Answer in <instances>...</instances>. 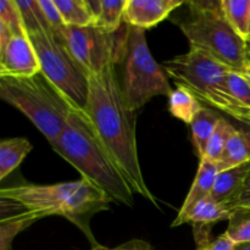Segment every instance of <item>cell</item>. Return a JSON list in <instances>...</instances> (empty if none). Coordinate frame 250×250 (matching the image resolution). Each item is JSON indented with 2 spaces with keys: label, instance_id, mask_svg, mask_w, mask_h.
<instances>
[{
  "label": "cell",
  "instance_id": "obj_23",
  "mask_svg": "<svg viewBox=\"0 0 250 250\" xmlns=\"http://www.w3.org/2000/svg\"><path fill=\"white\" fill-rule=\"evenodd\" d=\"M236 131L237 128H234L233 125H231L226 119L221 117L219 124L216 125V128H215L211 138H210L207 151H205V155L203 159H207V160L215 164L219 163L225 150V146H226L229 138Z\"/></svg>",
  "mask_w": 250,
  "mask_h": 250
},
{
  "label": "cell",
  "instance_id": "obj_28",
  "mask_svg": "<svg viewBox=\"0 0 250 250\" xmlns=\"http://www.w3.org/2000/svg\"><path fill=\"white\" fill-rule=\"evenodd\" d=\"M39 4H41L42 9H43L44 15H45L46 20H48L51 29L62 39V33L66 28V24L63 22L62 16H61L60 11H59L58 6H56L55 0H39Z\"/></svg>",
  "mask_w": 250,
  "mask_h": 250
},
{
  "label": "cell",
  "instance_id": "obj_8",
  "mask_svg": "<svg viewBox=\"0 0 250 250\" xmlns=\"http://www.w3.org/2000/svg\"><path fill=\"white\" fill-rule=\"evenodd\" d=\"M28 37L36 49L41 72L65 95L73 107L84 111L89 77L70 53L65 41L51 29H37L29 32Z\"/></svg>",
  "mask_w": 250,
  "mask_h": 250
},
{
  "label": "cell",
  "instance_id": "obj_2",
  "mask_svg": "<svg viewBox=\"0 0 250 250\" xmlns=\"http://www.w3.org/2000/svg\"><path fill=\"white\" fill-rule=\"evenodd\" d=\"M50 146L82 178L106 193L112 202L133 207L134 192L98 138L84 111L73 107L63 132Z\"/></svg>",
  "mask_w": 250,
  "mask_h": 250
},
{
  "label": "cell",
  "instance_id": "obj_37",
  "mask_svg": "<svg viewBox=\"0 0 250 250\" xmlns=\"http://www.w3.org/2000/svg\"><path fill=\"white\" fill-rule=\"evenodd\" d=\"M248 48H249V55H250V38L248 39Z\"/></svg>",
  "mask_w": 250,
  "mask_h": 250
},
{
  "label": "cell",
  "instance_id": "obj_14",
  "mask_svg": "<svg viewBox=\"0 0 250 250\" xmlns=\"http://www.w3.org/2000/svg\"><path fill=\"white\" fill-rule=\"evenodd\" d=\"M219 166L217 164L211 163L207 159H202L198 167L197 175H195L194 181L192 183L189 192L183 202L182 208L178 211V215H182L187 212L188 210L192 209L195 204L202 202L205 198L210 197L212 187H214L216 176L219 175Z\"/></svg>",
  "mask_w": 250,
  "mask_h": 250
},
{
  "label": "cell",
  "instance_id": "obj_16",
  "mask_svg": "<svg viewBox=\"0 0 250 250\" xmlns=\"http://www.w3.org/2000/svg\"><path fill=\"white\" fill-rule=\"evenodd\" d=\"M220 119H221V116L217 114L216 110L203 106L190 124L193 146H194V149L200 160L204 158L208 144H209L210 138H211Z\"/></svg>",
  "mask_w": 250,
  "mask_h": 250
},
{
  "label": "cell",
  "instance_id": "obj_21",
  "mask_svg": "<svg viewBox=\"0 0 250 250\" xmlns=\"http://www.w3.org/2000/svg\"><path fill=\"white\" fill-rule=\"evenodd\" d=\"M127 0H102V11L94 27L109 34H115L121 29L124 22L125 7Z\"/></svg>",
  "mask_w": 250,
  "mask_h": 250
},
{
  "label": "cell",
  "instance_id": "obj_30",
  "mask_svg": "<svg viewBox=\"0 0 250 250\" xmlns=\"http://www.w3.org/2000/svg\"><path fill=\"white\" fill-rule=\"evenodd\" d=\"M234 249V243L226 236V234H221L220 237H217L216 239L211 241L210 243H208L207 246L202 247V248L197 250H233Z\"/></svg>",
  "mask_w": 250,
  "mask_h": 250
},
{
  "label": "cell",
  "instance_id": "obj_13",
  "mask_svg": "<svg viewBox=\"0 0 250 250\" xmlns=\"http://www.w3.org/2000/svg\"><path fill=\"white\" fill-rule=\"evenodd\" d=\"M249 170L250 161L237 167L220 171L210 193V198L217 204L226 208L242 189Z\"/></svg>",
  "mask_w": 250,
  "mask_h": 250
},
{
  "label": "cell",
  "instance_id": "obj_3",
  "mask_svg": "<svg viewBox=\"0 0 250 250\" xmlns=\"http://www.w3.org/2000/svg\"><path fill=\"white\" fill-rule=\"evenodd\" d=\"M0 198L14 202L38 219L65 217L80 227L94 246L89 221L95 214L109 209L111 198L89 181L81 178L55 185H19L4 187Z\"/></svg>",
  "mask_w": 250,
  "mask_h": 250
},
{
  "label": "cell",
  "instance_id": "obj_20",
  "mask_svg": "<svg viewBox=\"0 0 250 250\" xmlns=\"http://www.w3.org/2000/svg\"><path fill=\"white\" fill-rule=\"evenodd\" d=\"M66 26L89 27L95 24L87 0H55Z\"/></svg>",
  "mask_w": 250,
  "mask_h": 250
},
{
  "label": "cell",
  "instance_id": "obj_18",
  "mask_svg": "<svg viewBox=\"0 0 250 250\" xmlns=\"http://www.w3.org/2000/svg\"><path fill=\"white\" fill-rule=\"evenodd\" d=\"M202 107L194 94L182 85H177L168 97V110L176 119L185 124H192Z\"/></svg>",
  "mask_w": 250,
  "mask_h": 250
},
{
  "label": "cell",
  "instance_id": "obj_19",
  "mask_svg": "<svg viewBox=\"0 0 250 250\" xmlns=\"http://www.w3.org/2000/svg\"><path fill=\"white\" fill-rule=\"evenodd\" d=\"M250 161V148L247 139L242 134L241 129H237L232 137L229 138V143L225 146L221 159L217 163L219 171L229 170V168L237 167L243 164Z\"/></svg>",
  "mask_w": 250,
  "mask_h": 250
},
{
  "label": "cell",
  "instance_id": "obj_7",
  "mask_svg": "<svg viewBox=\"0 0 250 250\" xmlns=\"http://www.w3.org/2000/svg\"><path fill=\"white\" fill-rule=\"evenodd\" d=\"M121 61L124 76L120 84L129 110L137 112L159 95L170 97L173 89L168 83V76L151 55L144 29L128 26Z\"/></svg>",
  "mask_w": 250,
  "mask_h": 250
},
{
  "label": "cell",
  "instance_id": "obj_27",
  "mask_svg": "<svg viewBox=\"0 0 250 250\" xmlns=\"http://www.w3.org/2000/svg\"><path fill=\"white\" fill-rule=\"evenodd\" d=\"M229 87L234 99L250 110V84L246 77L236 71H229Z\"/></svg>",
  "mask_w": 250,
  "mask_h": 250
},
{
  "label": "cell",
  "instance_id": "obj_33",
  "mask_svg": "<svg viewBox=\"0 0 250 250\" xmlns=\"http://www.w3.org/2000/svg\"><path fill=\"white\" fill-rule=\"evenodd\" d=\"M249 128H241V132L242 134L244 136V138L247 139V142H248L249 144V148H250V126H248Z\"/></svg>",
  "mask_w": 250,
  "mask_h": 250
},
{
  "label": "cell",
  "instance_id": "obj_6",
  "mask_svg": "<svg viewBox=\"0 0 250 250\" xmlns=\"http://www.w3.org/2000/svg\"><path fill=\"white\" fill-rule=\"evenodd\" d=\"M0 98L21 111L50 144L61 136L73 109L42 72L29 77H0Z\"/></svg>",
  "mask_w": 250,
  "mask_h": 250
},
{
  "label": "cell",
  "instance_id": "obj_26",
  "mask_svg": "<svg viewBox=\"0 0 250 250\" xmlns=\"http://www.w3.org/2000/svg\"><path fill=\"white\" fill-rule=\"evenodd\" d=\"M0 24L6 27L14 36L28 34L22 20L21 12L16 0H1L0 1Z\"/></svg>",
  "mask_w": 250,
  "mask_h": 250
},
{
  "label": "cell",
  "instance_id": "obj_31",
  "mask_svg": "<svg viewBox=\"0 0 250 250\" xmlns=\"http://www.w3.org/2000/svg\"><path fill=\"white\" fill-rule=\"evenodd\" d=\"M111 250H153L149 243L144 241H139V239H134V241H129L127 243L121 244V246L116 247V248Z\"/></svg>",
  "mask_w": 250,
  "mask_h": 250
},
{
  "label": "cell",
  "instance_id": "obj_11",
  "mask_svg": "<svg viewBox=\"0 0 250 250\" xmlns=\"http://www.w3.org/2000/svg\"><path fill=\"white\" fill-rule=\"evenodd\" d=\"M232 211L222 205L217 204L211 198H205L195 204L192 209L182 215H177L172 227H178L183 224H190L194 229V239L198 249L210 243V231L212 225L224 220L231 219Z\"/></svg>",
  "mask_w": 250,
  "mask_h": 250
},
{
  "label": "cell",
  "instance_id": "obj_34",
  "mask_svg": "<svg viewBox=\"0 0 250 250\" xmlns=\"http://www.w3.org/2000/svg\"><path fill=\"white\" fill-rule=\"evenodd\" d=\"M242 75H243L244 77H246V80L248 81L249 84H250V66H248V67L246 68V71H244V72L242 73Z\"/></svg>",
  "mask_w": 250,
  "mask_h": 250
},
{
  "label": "cell",
  "instance_id": "obj_1",
  "mask_svg": "<svg viewBox=\"0 0 250 250\" xmlns=\"http://www.w3.org/2000/svg\"><path fill=\"white\" fill-rule=\"evenodd\" d=\"M84 114L132 190L158 205L144 181L137 149L136 112L125 102L115 62L89 76Z\"/></svg>",
  "mask_w": 250,
  "mask_h": 250
},
{
  "label": "cell",
  "instance_id": "obj_35",
  "mask_svg": "<svg viewBox=\"0 0 250 250\" xmlns=\"http://www.w3.org/2000/svg\"><path fill=\"white\" fill-rule=\"evenodd\" d=\"M92 250H111V249H109V248H106V247H103V246H99V244H98V246H94L92 248Z\"/></svg>",
  "mask_w": 250,
  "mask_h": 250
},
{
  "label": "cell",
  "instance_id": "obj_10",
  "mask_svg": "<svg viewBox=\"0 0 250 250\" xmlns=\"http://www.w3.org/2000/svg\"><path fill=\"white\" fill-rule=\"evenodd\" d=\"M41 72V63L28 34L12 36L0 49V77H29Z\"/></svg>",
  "mask_w": 250,
  "mask_h": 250
},
{
  "label": "cell",
  "instance_id": "obj_15",
  "mask_svg": "<svg viewBox=\"0 0 250 250\" xmlns=\"http://www.w3.org/2000/svg\"><path fill=\"white\" fill-rule=\"evenodd\" d=\"M1 208L9 209V212H1L0 221V250H11V243L16 234L31 226L33 222L39 220L36 215L23 211L14 212L11 207L1 199ZM23 209V208H22Z\"/></svg>",
  "mask_w": 250,
  "mask_h": 250
},
{
  "label": "cell",
  "instance_id": "obj_36",
  "mask_svg": "<svg viewBox=\"0 0 250 250\" xmlns=\"http://www.w3.org/2000/svg\"><path fill=\"white\" fill-rule=\"evenodd\" d=\"M248 34H249V38H250V7H249V26H248ZM248 38V39H249Z\"/></svg>",
  "mask_w": 250,
  "mask_h": 250
},
{
  "label": "cell",
  "instance_id": "obj_25",
  "mask_svg": "<svg viewBox=\"0 0 250 250\" xmlns=\"http://www.w3.org/2000/svg\"><path fill=\"white\" fill-rule=\"evenodd\" d=\"M226 234L234 244L250 242V209H236L232 211Z\"/></svg>",
  "mask_w": 250,
  "mask_h": 250
},
{
  "label": "cell",
  "instance_id": "obj_9",
  "mask_svg": "<svg viewBox=\"0 0 250 250\" xmlns=\"http://www.w3.org/2000/svg\"><path fill=\"white\" fill-rule=\"evenodd\" d=\"M127 28L128 24L116 37L117 32L115 34L105 33L94 26H66L62 39L75 60L89 77L90 75L102 72L109 63L121 62Z\"/></svg>",
  "mask_w": 250,
  "mask_h": 250
},
{
  "label": "cell",
  "instance_id": "obj_24",
  "mask_svg": "<svg viewBox=\"0 0 250 250\" xmlns=\"http://www.w3.org/2000/svg\"><path fill=\"white\" fill-rule=\"evenodd\" d=\"M16 4L19 6L20 12H21L27 33L37 31V29L50 31L51 27L46 20L45 15H44L41 4H39V0H16Z\"/></svg>",
  "mask_w": 250,
  "mask_h": 250
},
{
  "label": "cell",
  "instance_id": "obj_12",
  "mask_svg": "<svg viewBox=\"0 0 250 250\" xmlns=\"http://www.w3.org/2000/svg\"><path fill=\"white\" fill-rule=\"evenodd\" d=\"M183 4L185 1L178 0H127L124 22L146 31L167 19Z\"/></svg>",
  "mask_w": 250,
  "mask_h": 250
},
{
  "label": "cell",
  "instance_id": "obj_4",
  "mask_svg": "<svg viewBox=\"0 0 250 250\" xmlns=\"http://www.w3.org/2000/svg\"><path fill=\"white\" fill-rule=\"evenodd\" d=\"M165 72L177 85L187 88L199 102L250 126V110L239 104L229 87V70L203 51L190 49L163 63Z\"/></svg>",
  "mask_w": 250,
  "mask_h": 250
},
{
  "label": "cell",
  "instance_id": "obj_22",
  "mask_svg": "<svg viewBox=\"0 0 250 250\" xmlns=\"http://www.w3.org/2000/svg\"><path fill=\"white\" fill-rule=\"evenodd\" d=\"M250 0H221V9L229 23L243 38L248 39Z\"/></svg>",
  "mask_w": 250,
  "mask_h": 250
},
{
  "label": "cell",
  "instance_id": "obj_29",
  "mask_svg": "<svg viewBox=\"0 0 250 250\" xmlns=\"http://www.w3.org/2000/svg\"><path fill=\"white\" fill-rule=\"evenodd\" d=\"M226 209L231 210V211L236 209H250V170L242 189L239 190L237 197L227 205Z\"/></svg>",
  "mask_w": 250,
  "mask_h": 250
},
{
  "label": "cell",
  "instance_id": "obj_5",
  "mask_svg": "<svg viewBox=\"0 0 250 250\" xmlns=\"http://www.w3.org/2000/svg\"><path fill=\"white\" fill-rule=\"evenodd\" d=\"M190 15L178 22L190 49L203 51L227 66L243 73L250 66L248 39L239 36L229 23L220 1L188 2Z\"/></svg>",
  "mask_w": 250,
  "mask_h": 250
},
{
  "label": "cell",
  "instance_id": "obj_32",
  "mask_svg": "<svg viewBox=\"0 0 250 250\" xmlns=\"http://www.w3.org/2000/svg\"><path fill=\"white\" fill-rule=\"evenodd\" d=\"M233 250H250V242L234 244V249Z\"/></svg>",
  "mask_w": 250,
  "mask_h": 250
},
{
  "label": "cell",
  "instance_id": "obj_17",
  "mask_svg": "<svg viewBox=\"0 0 250 250\" xmlns=\"http://www.w3.org/2000/svg\"><path fill=\"white\" fill-rule=\"evenodd\" d=\"M28 139L22 137L2 139L0 142V180L6 178L32 150Z\"/></svg>",
  "mask_w": 250,
  "mask_h": 250
}]
</instances>
